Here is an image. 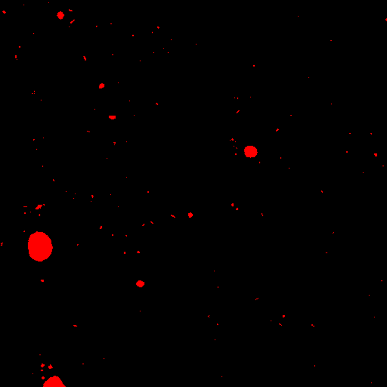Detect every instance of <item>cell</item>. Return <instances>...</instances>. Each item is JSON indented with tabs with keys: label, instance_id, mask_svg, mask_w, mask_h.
Masks as SVG:
<instances>
[{
	"label": "cell",
	"instance_id": "7a4b0ae2",
	"mask_svg": "<svg viewBox=\"0 0 387 387\" xmlns=\"http://www.w3.org/2000/svg\"><path fill=\"white\" fill-rule=\"evenodd\" d=\"M65 386L63 385V383H62V380H60L59 378H58V377H56V376H54V377H51V378H49V380H47V381H46V383H44V386Z\"/></svg>",
	"mask_w": 387,
	"mask_h": 387
},
{
	"label": "cell",
	"instance_id": "3957f363",
	"mask_svg": "<svg viewBox=\"0 0 387 387\" xmlns=\"http://www.w3.org/2000/svg\"><path fill=\"white\" fill-rule=\"evenodd\" d=\"M245 154L248 158H253V157H256L257 156L258 151L254 146H247L245 149Z\"/></svg>",
	"mask_w": 387,
	"mask_h": 387
},
{
	"label": "cell",
	"instance_id": "6da1fadb",
	"mask_svg": "<svg viewBox=\"0 0 387 387\" xmlns=\"http://www.w3.org/2000/svg\"><path fill=\"white\" fill-rule=\"evenodd\" d=\"M53 250L52 240L44 232H36L28 240L30 257L37 262H43L50 257Z\"/></svg>",
	"mask_w": 387,
	"mask_h": 387
}]
</instances>
